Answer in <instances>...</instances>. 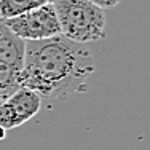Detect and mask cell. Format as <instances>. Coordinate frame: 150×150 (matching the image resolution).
I'll return each instance as SVG.
<instances>
[{"label": "cell", "instance_id": "1", "mask_svg": "<svg viewBox=\"0 0 150 150\" xmlns=\"http://www.w3.org/2000/svg\"><path fill=\"white\" fill-rule=\"evenodd\" d=\"M94 70L90 50L58 35L26 42L19 85L40 98H62L86 91Z\"/></svg>", "mask_w": 150, "mask_h": 150}, {"label": "cell", "instance_id": "2", "mask_svg": "<svg viewBox=\"0 0 150 150\" xmlns=\"http://www.w3.org/2000/svg\"><path fill=\"white\" fill-rule=\"evenodd\" d=\"M61 35L74 43L98 42L105 35V13L86 0H58L53 3Z\"/></svg>", "mask_w": 150, "mask_h": 150}, {"label": "cell", "instance_id": "3", "mask_svg": "<svg viewBox=\"0 0 150 150\" xmlns=\"http://www.w3.org/2000/svg\"><path fill=\"white\" fill-rule=\"evenodd\" d=\"M26 42L19 40L0 19V104L21 88L19 75L24 62Z\"/></svg>", "mask_w": 150, "mask_h": 150}, {"label": "cell", "instance_id": "4", "mask_svg": "<svg viewBox=\"0 0 150 150\" xmlns=\"http://www.w3.org/2000/svg\"><path fill=\"white\" fill-rule=\"evenodd\" d=\"M5 24L23 42H40L61 35L59 21L51 3H45L23 16L5 21Z\"/></svg>", "mask_w": 150, "mask_h": 150}, {"label": "cell", "instance_id": "5", "mask_svg": "<svg viewBox=\"0 0 150 150\" xmlns=\"http://www.w3.org/2000/svg\"><path fill=\"white\" fill-rule=\"evenodd\" d=\"M42 98L26 88H19L0 104V128L5 131L21 126L40 110Z\"/></svg>", "mask_w": 150, "mask_h": 150}, {"label": "cell", "instance_id": "6", "mask_svg": "<svg viewBox=\"0 0 150 150\" xmlns=\"http://www.w3.org/2000/svg\"><path fill=\"white\" fill-rule=\"evenodd\" d=\"M46 0H0V19L10 21L23 16L38 6L45 5Z\"/></svg>", "mask_w": 150, "mask_h": 150}, {"label": "cell", "instance_id": "7", "mask_svg": "<svg viewBox=\"0 0 150 150\" xmlns=\"http://www.w3.org/2000/svg\"><path fill=\"white\" fill-rule=\"evenodd\" d=\"M86 2L93 3L94 6H98L101 10H109V8H115L121 0H86Z\"/></svg>", "mask_w": 150, "mask_h": 150}, {"label": "cell", "instance_id": "8", "mask_svg": "<svg viewBox=\"0 0 150 150\" xmlns=\"http://www.w3.org/2000/svg\"><path fill=\"white\" fill-rule=\"evenodd\" d=\"M5 136H6V131L0 128V141H2V139H5Z\"/></svg>", "mask_w": 150, "mask_h": 150}, {"label": "cell", "instance_id": "9", "mask_svg": "<svg viewBox=\"0 0 150 150\" xmlns=\"http://www.w3.org/2000/svg\"><path fill=\"white\" fill-rule=\"evenodd\" d=\"M56 2H58V0H46V3H51V5H53V3H56Z\"/></svg>", "mask_w": 150, "mask_h": 150}]
</instances>
